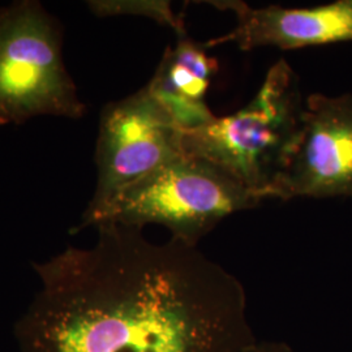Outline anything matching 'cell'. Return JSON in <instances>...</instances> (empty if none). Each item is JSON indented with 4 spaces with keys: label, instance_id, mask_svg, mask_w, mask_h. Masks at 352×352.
<instances>
[{
    "label": "cell",
    "instance_id": "6da1fadb",
    "mask_svg": "<svg viewBox=\"0 0 352 352\" xmlns=\"http://www.w3.org/2000/svg\"><path fill=\"white\" fill-rule=\"evenodd\" d=\"M89 248L33 263L20 352H239L256 342L239 279L197 245L102 223Z\"/></svg>",
    "mask_w": 352,
    "mask_h": 352
},
{
    "label": "cell",
    "instance_id": "7a4b0ae2",
    "mask_svg": "<svg viewBox=\"0 0 352 352\" xmlns=\"http://www.w3.org/2000/svg\"><path fill=\"white\" fill-rule=\"evenodd\" d=\"M304 104L298 76L280 59L248 104L184 132L183 151L215 164L258 200L270 199L300 138Z\"/></svg>",
    "mask_w": 352,
    "mask_h": 352
},
{
    "label": "cell",
    "instance_id": "3957f363",
    "mask_svg": "<svg viewBox=\"0 0 352 352\" xmlns=\"http://www.w3.org/2000/svg\"><path fill=\"white\" fill-rule=\"evenodd\" d=\"M63 26L38 0L0 7V126L37 116L82 119L63 56Z\"/></svg>",
    "mask_w": 352,
    "mask_h": 352
},
{
    "label": "cell",
    "instance_id": "277c9868",
    "mask_svg": "<svg viewBox=\"0 0 352 352\" xmlns=\"http://www.w3.org/2000/svg\"><path fill=\"white\" fill-rule=\"evenodd\" d=\"M260 202L215 164L183 154L123 190L94 228L102 223L142 230L160 225L171 238L197 245L225 218Z\"/></svg>",
    "mask_w": 352,
    "mask_h": 352
},
{
    "label": "cell",
    "instance_id": "5b68a950",
    "mask_svg": "<svg viewBox=\"0 0 352 352\" xmlns=\"http://www.w3.org/2000/svg\"><path fill=\"white\" fill-rule=\"evenodd\" d=\"M183 132L145 85L102 109L94 161L97 184L71 232L94 227L103 212L128 187L183 155Z\"/></svg>",
    "mask_w": 352,
    "mask_h": 352
},
{
    "label": "cell",
    "instance_id": "8992f818",
    "mask_svg": "<svg viewBox=\"0 0 352 352\" xmlns=\"http://www.w3.org/2000/svg\"><path fill=\"white\" fill-rule=\"evenodd\" d=\"M352 200V94L305 98L298 145L270 199Z\"/></svg>",
    "mask_w": 352,
    "mask_h": 352
},
{
    "label": "cell",
    "instance_id": "52a82bcc",
    "mask_svg": "<svg viewBox=\"0 0 352 352\" xmlns=\"http://www.w3.org/2000/svg\"><path fill=\"white\" fill-rule=\"evenodd\" d=\"M236 14V26L205 43V49L234 43L241 51L260 47L296 50L352 41V0H338L312 8L267 6L252 8L243 1H213Z\"/></svg>",
    "mask_w": 352,
    "mask_h": 352
},
{
    "label": "cell",
    "instance_id": "ba28073f",
    "mask_svg": "<svg viewBox=\"0 0 352 352\" xmlns=\"http://www.w3.org/2000/svg\"><path fill=\"white\" fill-rule=\"evenodd\" d=\"M176 36L175 46L166 47L146 87L184 133L206 126L215 118L205 98L218 63L205 47L190 39L187 30Z\"/></svg>",
    "mask_w": 352,
    "mask_h": 352
},
{
    "label": "cell",
    "instance_id": "9c48e42d",
    "mask_svg": "<svg viewBox=\"0 0 352 352\" xmlns=\"http://www.w3.org/2000/svg\"><path fill=\"white\" fill-rule=\"evenodd\" d=\"M90 11L98 17H110L119 14L144 16L170 26L176 34L186 30L183 19L173 12L168 1H88Z\"/></svg>",
    "mask_w": 352,
    "mask_h": 352
},
{
    "label": "cell",
    "instance_id": "30bf717a",
    "mask_svg": "<svg viewBox=\"0 0 352 352\" xmlns=\"http://www.w3.org/2000/svg\"><path fill=\"white\" fill-rule=\"evenodd\" d=\"M239 352H295L282 342H260L256 340Z\"/></svg>",
    "mask_w": 352,
    "mask_h": 352
}]
</instances>
